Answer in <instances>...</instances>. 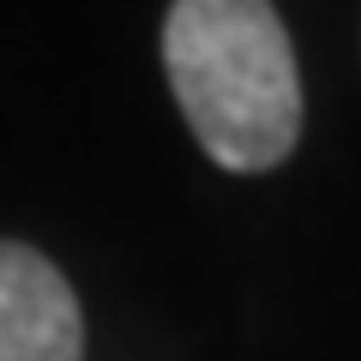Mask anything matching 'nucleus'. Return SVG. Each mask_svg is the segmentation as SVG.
I'll return each mask as SVG.
<instances>
[{"label": "nucleus", "instance_id": "1", "mask_svg": "<svg viewBox=\"0 0 361 361\" xmlns=\"http://www.w3.org/2000/svg\"><path fill=\"white\" fill-rule=\"evenodd\" d=\"M163 73L217 169L265 175L289 163L301 139V66L271 0H175Z\"/></svg>", "mask_w": 361, "mask_h": 361}, {"label": "nucleus", "instance_id": "2", "mask_svg": "<svg viewBox=\"0 0 361 361\" xmlns=\"http://www.w3.org/2000/svg\"><path fill=\"white\" fill-rule=\"evenodd\" d=\"M0 361H85L73 283L25 241H0Z\"/></svg>", "mask_w": 361, "mask_h": 361}]
</instances>
